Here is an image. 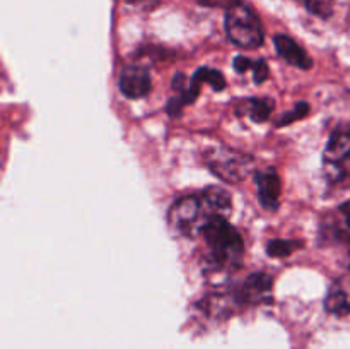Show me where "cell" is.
<instances>
[{
  "label": "cell",
  "mask_w": 350,
  "mask_h": 349,
  "mask_svg": "<svg viewBox=\"0 0 350 349\" xmlns=\"http://www.w3.org/2000/svg\"><path fill=\"white\" fill-rule=\"evenodd\" d=\"M202 84H208L214 91H222V89L226 88L224 75H222L219 70H215V68H211V67L198 68V70L193 74V77H191V82L188 84V88L185 89L183 94H176V96L183 101V105H187V103H193L195 99H197V96L200 94Z\"/></svg>",
  "instance_id": "52a82bcc"
},
{
  "label": "cell",
  "mask_w": 350,
  "mask_h": 349,
  "mask_svg": "<svg viewBox=\"0 0 350 349\" xmlns=\"http://www.w3.org/2000/svg\"><path fill=\"white\" fill-rule=\"evenodd\" d=\"M270 291H272V277L263 272L252 274L243 283L238 293V300L243 303H260L263 300H269Z\"/></svg>",
  "instance_id": "9c48e42d"
},
{
  "label": "cell",
  "mask_w": 350,
  "mask_h": 349,
  "mask_svg": "<svg viewBox=\"0 0 350 349\" xmlns=\"http://www.w3.org/2000/svg\"><path fill=\"white\" fill-rule=\"evenodd\" d=\"M226 31H228L229 40L239 48L253 50V48L262 47L263 43L262 21L241 0L229 3L228 12H226Z\"/></svg>",
  "instance_id": "3957f363"
},
{
  "label": "cell",
  "mask_w": 350,
  "mask_h": 349,
  "mask_svg": "<svg viewBox=\"0 0 350 349\" xmlns=\"http://www.w3.org/2000/svg\"><path fill=\"white\" fill-rule=\"evenodd\" d=\"M301 2L311 14L321 17V19H327L334 12L335 0H301Z\"/></svg>",
  "instance_id": "5bb4252c"
},
{
  "label": "cell",
  "mask_w": 350,
  "mask_h": 349,
  "mask_svg": "<svg viewBox=\"0 0 350 349\" xmlns=\"http://www.w3.org/2000/svg\"><path fill=\"white\" fill-rule=\"evenodd\" d=\"M342 214L345 216V222H347V226L350 228V202H347V204H344L340 207Z\"/></svg>",
  "instance_id": "ac0fdd59"
},
{
  "label": "cell",
  "mask_w": 350,
  "mask_h": 349,
  "mask_svg": "<svg viewBox=\"0 0 350 349\" xmlns=\"http://www.w3.org/2000/svg\"><path fill=\"white\" fill-rule=\"evenodd\" d=\"M205 161H207L208 168L226 181L243 180L250 171V166H252L250 157L238 153V151L226 149V147L211 149L205 154Z\"/></svg>",
  "instance_id": "5b68a950"
},
{
  "label": "cell",
  "mask_w": 350,
  "mask_h": 349,
  "mask_svg": "<svg viewBox=\"0 0 350 349\" xmlns=\"http://www.w3.org/2000/svg\"><path fill=\"white\" fill-rule=\"evenodd\" d=\"M303 246V242H291V240H270L267 245V253L270 257H277V259H284L289 257L291 253L296 252L297 248Z\"/></svg>",
  "instance_id": "4fadbf2b"
},
{
  "label": "cell",
  "mask_w": 350,
  "mask_h": 349,
  "mask_svg": "<svg viewBox=\"0 0 350 349\" xmlns=\"http://www.w3.org/2000/svg\"><path fill=\"white\" fill-rule=\"evenodd\" d=\"M325 177L332 183L350 177V125L334 130L323 151Z\"/></svg>",
  "instance_id": "277c9868"
},
{
  "label": "cell",
  "mask_w": 350,
  "mask_h": 349,
  "mask_svg": "<svg viewBox=\"0 0 350 349\" xmlns=\"http://www.w3.org/2000/svg\"><path fill=\"white\" fill-rule=\"evenodd\" d=\"M130 3H146V2H149V0H129Z\"/></svg>",
  "instance_id": "d6986e66"
},
{
  "label": "cell",
  "mask_w": 350,
  "mask_h": 349,
  "mask_svg": "<svg viewBox=\"0 0 350 349\" xmlns=\"http://www.w3.org/2000/svg\"><path fill=\"white\" fill-rule=\"evenodd\" d=\"M273 109V101L270 99H263V98H253V99H246L243 101V106H239L238 112L241 115H248L253 122L260 123L265 122L267 118L270 116Z\"/></svg>",
  "instance_id": "7c38bea8"
},
{
  "label": "cell",
  "mask_w": 350,
  "mask_h": 349,
  "mask_svg": "<svg viewBox=\"0 0 350 349\" xmlns=\"http://www.w3.org/2000/svg\"><path fill=\"white\" fill-rule=\"evenodd\" d=\"M231 212V195L219 187L205 188L198 195H185L178 198L170 209L167 222L174 233L181 236L202 235L207 222L215 216Z\"/></svg>",
  "instance_id": "6da1fadb"
},
{
  "label": "cell",
  "mask_w": 350,
  "mask_h": 349,
  "mask_svg": "<svg viewBox=\"0 0 350 349\" xmlns=\"http://www.w3.org/2000/svg\"><path fill=\"white\" fill-rule=\"evenodd\" d=\"M325 308L334 315L350 313V274L332 284L327 300H325Z\"/></svg>",
  "instance_id": "8fae6325"
},
{
  "label": "cell",
  "mask_w": 350,
  "mask_h": 349,
  "mask_svg": "<svg viewBox=\"0 0 350 349\" xmlns=\"http://www.w3.org/2000/svg\"><path fill=\"white\" fill-rule=\"evenodd\" d=\"M208 250H211L212 266L219 270L234 269L241 263L245 245L243 238L226 216H215L202 231Z\"/></svg>",
  "instance_id": "7a4b0ae2"
},
{
  "label": "cell",
  "mask_w": 350,
  "mask_h": 349,
  "mask_svg": "<svg viewBox=\"0 0 350 349\" xmlns=\"http://www.w3.org/2000/svg\"><path fill=\"white\" fill-rule=\"evenodd\" d=\"M150 89H152V82H150V74L146 67H142V65H126V67L122 68L120 91L126 98H144V96L149 94Z\"/></svg>",
  "instance_id": "8992f818"
},
{
  "label": "cell",
  "mask_w": 350,
  "mask_h": 349,
  "mask_svg": "<svg viewBox=\"0 0 350 349\" xmlns=\"http://www.w3.org/2000/svg\"><path fill=\"white\" fill-rule=\"evenodd\" d=\"M256 185H258V198L260 204L267 209V211H275L279 207V197H280V178L273 168H267V170L258 171L255 174Z\"/></svg>",
  "instance_id": "ba28073f"
},
{
  "label": "cell",
  "mask_w": 350,
  "mask_h": 349,
  "mask_svg": "<svg viewBox=\"0 0 350 349\" xmlns=\"http://www.w3.org/2000/svg\"><path fill=\"white\" fill-rule=\"evenodd\" d=\"M308 113H310V106H308V103H299V105L294 106L293 112H289V113H286V115L280 116V120L277 122V125H279V127L289 125V123L296 122V120L304 118Z\"/></svg>",
  "instance_id": "9a60e30c"
},
{
  "label": "cell",
  "mask_w": 350,
  "mask_h": 349,
  "mask_svg": "<svg viewBox=\"0 0 350 349\" xmlns=\"http://www.w3.org/2000/svg\"><path fill=\"white\" fill-rule=\"evenodd\" d=\"M232 65H234L236 72L245 74L246 70H253V67H255V60L243 57V55H238V57L234 58V62H232Z\"/></svg>",
  "instance_id": "e0dca14e"
},
{
  "label": "cell",
  "mask_w": 350,
  "mask_h": 349,
  "mask_svg": "<svg viewBox=\"0 0 350 349\" xmlns=\"http://www.w3.org/2000/svg\"><path fill=\"white\" fill-rule=\"evenodd\" d=\"M273 44H275L280 57H282L284 60L289 62L291 65H294V67L308 70V68H311V65H313V58H311L310 55L306 53V50L301 48L291 36L277 34V36L273 38Z\"/></svg>",
  "instance_id": "30bf717a"
},
{
  "label": "cell",
  "mask_w": 350,
  "mask_h": 349,
  "mask_svg": "<svg viewBox=\"0 0 350 349\" xmlns=\"http://www.w3.org/2000/svg\"><path fill=\"white\" fill-rule=\"evenodd\" d=\"M269 65L265 60H255V67H253V79H255L256 84H262L269 77Z\"/></svg>",
  "instance_id": "2e32d148"
}]
</instances>
